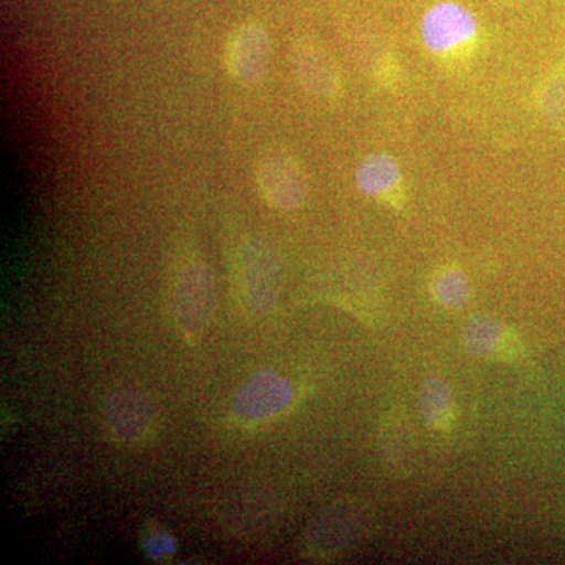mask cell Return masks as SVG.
Segmentation results:
<instances>
[{
  "label": "cell",
  "instance_id": "1",
  "mask_svg": "<svg viewBox=\"0 0 565 565\" xmlns=\"http://www.w3.org/2000/svg\"><path fill=\"white\" fill-rule=\"evenodd\" d=\"M215 282L210 267L200 262L185 264L174 277L170 311L174 326L191 343L202 340L215 311Z\"/></svg>",
  "mask_w": 565,
  "mask_h": 565
},
{
  "label": "cell",
  "instance_id": "2",
  "mask_svg": "<svg viewBox=\"0 0 565 565\" xmlns=\"http://www.w3.org/2000/svg\"><path fill=\"white\" fill-rule=\"evenodd\" d=\"M366 523L367 515L362 504L351 501L333 504L308 527L305 548L308 555L316 557L338 555L359 541L366 530Z\"/></svg>",
  "mask_w": 565,
  "mask_h": 565
},
{
  "label": "cell",
  "instance_id": "3",
  "mask_svg": "<svg viewBox=\"0 0 565 565\" xmlns=\"http://www.w3.org/2000/svg\"><path fill=\"white\" fill-rule=\"evenodd\" d=\"M256 184L264 202L275 210L294 211L307 199V181L299 162L286 152H269L256 167Z\"/></svg>",
  "mask_w": 565,
  "mask_h": 565
},
{
  "label": "cell",
  "instance_id": "4",
  "mask_svg": "<svg viewBox=\"0 0 565 565\" xmlns=\"http://www.w3.org/2000/svg\"><path fill=\"white\" fill-rule=\"evenodd\" d=\"M273 44L269 35L258 25H243L230 36L225 47V66L237 84L258 85L269 71Z\"/></svg>",
  "mask_w": 565,
  "mask_h": 565
},
{
  "label": "cell",
  "instance_id": "5",
  "mask_svg": "<svg viewBox=\"0 0 565 565\" xmlns=\"http://www.w3.org/2000/svg\"><path fill=\"white\" fill-rule=\"evenodd\" d=\"M294 399V388L274 371H259L234 394V414L245 422H262L281 414Z\"/></svg>",
  "mask_w": 565,
  "mask_h": 565
},
{
  "label": "cell",
  "instance_id": "6",
  "mask_svg": "<svg viewBox=\"0 0 565 565\" xmlns=\"http://www.w3.org/2000/svg\"><path fill=\"white\" fill-rule=\"evenodd\" d=\"M103 418L107 430L117 440L132 444L150 433L154 423V407L150 397L140 390L121 386L104 401Z\"/></svg>",
  "mask_w": 565,
  "mask_h": 565
},
{
  "label": "cell",
  "instance_id": "7",
  "mask_svg": "<svg viewBox=\"0 0 565 565\" xmlns=\"http://www.w3.org/2000/svg\"><path fill=\"white\" fill-rule=\"evenodd\" d=\"M478 21L471 11L455 2L438 3L422 21V36L427 50L444 52L455 50L465 41L473 39Z\"/></svg>",
  "mask_w": 565,
  "mask_h": 565
},
{
  "label": "cell",
  "instance_id": "8",
  "mask_svg": "<svg viewBox=\"0 0 565 565\" xmlns=\"http://www.w3.org/2000/svg\"><path fill=\"white\" fill-rule=\"evenodd\" d=\"M241 292L248 308L264 311L273 307L277 294L273 259L258 248H245L241 255Z\"/></svg>",
  "mask_w": 565,
  "mask_h": 565
},
{
  "label": "cell",
  "instance_id": "9",
  "mask_svg": "<svg viewBox=\"0 0 565 565\" xmlns=\"http://www.w3.org/2000/svg\"><path fill=\"white\" fill-rule=\"evenodd\" d=\"M463 338L471 352L486 359L511 362L523 352L516 334L504 323L490 318L473 319L465 329Z\"/></svg>",
  "mask_w": 565,
  "mask_h": 565
},
{
  "label": "cell",
  "instance_id": "10",
  "mask_svg": "<svg viewBox=\"0 0 565 565\" xmlns=\"http://www.w3.org/2000/svg\"><path fill=\"white\" fill-rule=\"evenodd\" d=\"M292 61L297 77L308 92L319 98H334L341 90L340 74L327 52L305 44L294 51Z\"/></svg>",
  "mask_w": 565,
  "mask_h": 565
},
{
  "label": "cell",
  "instance_id": "11",
  "mask_svg": "<svg viewBox=\"0 0 565 565\" xmlns=\"http://www.w3.org/2000/svg\"><path fill=\"white\" fill-rule=\"evenodd\" d=\"M419 408L427 426L435 430H448L456 419L451 386L444 379H427L419 396Z\"/></svg>",
  "mask_w": 565,
  "mask_h": 565
},
{
  "label": "cell",
  "instance_id": "12",
  "mask_svg": "<svg viewBox=\"0 0 565 565\" xmlns=\"http://www.w3.org/2000/svg\"><path fill=\"white\" fill-rule=\"evenodd\" d=\"M401 169L392 156L371 154L356 169V185L367 196H381L396 188Z\"/></svg>",
  "mask_w": 565,
  "mask_h": 565
},
{
  "label": "cell",
  "instance_id": "13",
  "mask_svg": "<svg viewBox=\"0 0 565 565\" xmlns=\"http://www.w3.org/2000/svg\"><path fill=\"white\" fill-rule=\"evenodd\" d=\"M435 299L449 310H459L470 300V282L463 273L445 269L435 275L433 281Z\"/></svg>",
  "mask_w": 565,
  "mask_h": 565
},
{
  "label": "cell",
  "instance_id": "14",
  "mask_svg": "<svg viewBox=\"0 0 565 565\" xmlns=\"http://www.w3.org/2000/svg\"><path fill=\"white\" fill-rule=\"evenodd\" d=\"M544 109L550 120L565 132V74L555 77L546 87Z\"/></svg>",
  "mask_w": 565,
  "mask_h": 565
},
{
  "label": "cell",
  "instance_id": "15",
  "mask_svg": "<svg viewBox=\"0 0 565 565\" xmlns=\"http://www.w3.org/2000/svg\"><path fill=\"white\" fill-rule=\"evenodd\" d=\"M143 548L152 559H166L173 555L177 544H174L172 535L166 531L156 530L145 537Z\"/></svg>",
  "mask_w": 565,
  "mask_h": 565
}]
</instances>
